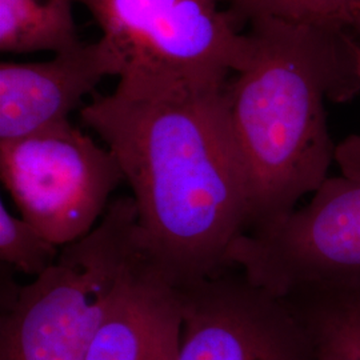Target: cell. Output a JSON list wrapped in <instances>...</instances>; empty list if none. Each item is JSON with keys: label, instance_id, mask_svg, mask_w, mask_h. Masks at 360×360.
Returning a JSON list of instances; mask_svg holds the SVG:
<instances>
[{"label": "cell", "instance_id": "5b68a950", "mask_svg": "<svg viewBox=\"0 0 360 360\" xmlns=\"http://www.w3.org/2000/svg\"><path fill=\"white\" fill-rule=\"evenodd\" d=\"M227 263L279 297L360 288V178H328L306 206L240 235Z\"/></svg>", "mask_w": 360, "mask_h": 360}, {"label": "cell", "instance_id": "8992f818", "mask_svg": "<svg viewBox=\"0 0 360 360\" xmlns=\"http://www.w3.org/2000/svg\"><path fill=\"white\" fill-rule=\"evenodd\" d=\"M0 176L20 217L60 248L95 229L124 180L114 154L70 120L0 141Z\"/></svg>", "mask_w": 360, "mask_h": 360}, {"label": "cell", "instance_id": "277c9868", "mask_svg": "<svg viewBox=\"0 0 360 360\" xmlns=\"http://www.w3.org/2000/svg\"><path fill=\"white\" fill-rule=\"evenodd\" d=\"M120 53V77L223 87L247 65L252 40L221 0H72Z\"/></svg>", "mask_w": 360, "mask_h": 360}, {"label": "cell", "instance_id": "4fadbf2b", "mask_svg": "<svg viewBox=\"0 0 360 360\" xmlns=\"http://www.w3.org/2000/svg\"><path fill=\"white\" fill-rule=\"evenodd\" d=\"M60 254V247L22 217H16L0 203V259L13 271L38 278L51 267Z\"/></svg>", "mask_w": 360, "mask_h": 360}, {"label": "cell", "instance_id": "9a60e30c", "mask_svg": "<svg viewBox=\"0 0 360 360\" xmlns=\"http://www.w3.org/2000/svg\"><path fill=\"white\" fill-rule=\"evenodd\" d=\"M349 28L360 35V0H349Z\"/></svg>", "mask_w": 360, "mask_h": 360}, {"label": "cell", "instance_id": "5bb4252c", "mask_svg": "<svg viewBox=\"0 0 360 360\" xmlns=\"http://www.w3.org/2000/svg\"><path fill=\"white\" fill-rule=\"evenodd\" d=\"M346 43L354 75L360 87V44L347 38ZM335 162L339 165L343 176L360 178V134L351 135L336 146Z\"/></svg>", "mask_w": 360, "mask_h": 360}, {"label": "cell", "instance_id": "7c38bea8", "mask_svg": "<svg viewBox=\"0 0 360 360\" xmlns=\"http://www.w3.org/2000/svg\"><path fill=\"white\" fill-rule=\"evenodd\" d=\"M230 8L250 23L274 19L336 34L349 27V0H230Z\"/></svg>", "mask_w": 360, "mask_h": 360}, {"label": "cell", "instance_id": "ba28073f", "mask_svg": "<svg viewBox=\"0 0 360 360\" xmlns=\"http://www.w3.org/2000/svg\"><path fill=\"white\" fill-rule=\"evenodd\" d=\"M120 53L102 38L31 63L0 65V141L70 120V114L108 77H120Z\"/></svg>", "mask_w": 360, "mask_h": 360}, {"label": "cell", "instance_id": "3957f363", "mask_svg": "<svg viewBox=\"0 0 360 360\" xmlns=\"http://www.w3.org/2000/svg\"><path fill=\"white\" fill-rule=\"evenodd\" d=\"M132 196L1 309L0 360H86L117 287L144 257Z\"/></svg>", "mask_w": 360, "mask_h": 360}, {"label": "cell", "instance_id": "7a4b0ae2", "mask_svg": "<svg viewBox=\"0 0 360 360\" xmlns=\"http://www.w3.org/2000/svg\"><path fill=\"white\" fill-rule=\"evenodd\" d=\"M251 56L221 98L247 184V232L270 227L314 193L335 162L324 101L352 94L346 38L274 19L251 22ZM359 87V84H358Z\"/></svg>", "mask_w": 360, "mask_h": 360}, {"label": "cell", "instance_id": "8fae6325", "mask_svg": "<svg viewBox=\"0 0 360 360\" xmlns=\"http://www.w3.org/2000/svg\"><path fill=\"white\" fill-rule=\"evenodd\" d=\"M72 0H0V51L59 52L80 43Z\"/></svg>", "mask_w": 360, "mask_h": 360}, {"label": "cell", "instance_id": "9c48e42d", "mask_svg": "<svg viewBox=\"0 0 360 360\" xmlns=\"http://www.w3.org/2000/svg\"><path fill=\"white\" fill-rule=\"evenodd\" d=\"M179 287L147 257L117 287L86 360H178Z\"/></svg>", "mask_w": 360, "mask_h": 360}, {"label": "cell", "instance_id": "30bf717a", "mask_svg": "<svg viewBox=\"0 0 360 360\" xmlns=\"http://www.w3.org/2000/svg\"><path fill=\"white\" fill-rule=\"evenodd\" d=\"M316 360H360V288L306 290L284 296Z\"/></svg>", "mask_w": 360, "mask_h": 360}, {"label": "cell", "instance_id": "6da1fadb", "mask_svg": "<svg viewBox=\"0 0 360 360\" xmlns=\"http://www.w3.org/2000/svg\"><path fill=\"white\" fill-rule=\"evenodd\" d=\"M223 87L124 75L80 110L132 190L143 250L178 287L229 270V251L247 231Z\"/></svg>", "mask_w": 360, "mask_h": 360}, {"label": "cell", "instance_id": "52a82bcc", "mask_svg": "<svg viewBox=\"0 0 360 360\" xmlns=\"http://www.w3.org/2000/svg\"><path fill=\"white\" fill-rule=\"evenodd\" d=\"M229 270L180 285L178 360H316L287 300Z\"/></svg>", "mask_w": 360, "mask_h": 360}]
</instances>
